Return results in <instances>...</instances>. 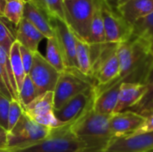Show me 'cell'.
Returning <instances> with one entry per match:
<instances>
[{
    "label": "cell",
    "mask_w": 153,
    "mask_h": 152,
    "mask_svg": "<svg viewBox=\"0 0 153 152\" xmlns=\"http://www.w3.org/2000/svg\"><path fill=\"white\" fill-rule=\"evenodd\" d=\"M117 56L119 62L117 78L107 85L95 86V92H100L117 83L149 84L153 71V54L142 40L131 37L127 41L119 43Z\"/></svg>",
    "instance_id": "obj_1"
},
{
    "label": "cell",
    "mask_w": 153,
    "mask_h": 152,
    "mask_svg": "<svg viewBox=\"0 0 153 152\" xmlns=\"http://www.w3.org/2000/svg\"><path fill=\"white\" fill-rule=\"evenodd\" d=\"M108 115L96 113L92 108L69 125L70 131L88 146L86 152H104L112 140Z\"/></svg>",
    "instance_id": "obj_2"
},
{
    "label": "cell",
    "mask_w": 153,
    "mask_h": 152,
    "mask_svg": "<svg viewBox=\"0 0 153 152\" xmlns=\"http://www.w3.org/2000/svg\"><path fill=\"white\" fill-rule=\"evenodd\" d=\"M87 144L77 138L69 125L53 128L49 135L44 140L11 152H86Z\"/></svg>",
    "instance_id": "obj_3"
},
{
    "label": "cell",
    "mask_w": 153,
    "mask_h": 152,
    "mask_svg": "<svg viewBox=\"0 0 153 152\" xmlns=\"http://www.w3.org/2000/svg\"><path fill=\"white\" fill-rule=\"evenodd\" d=\"M96 0L65 1V23L74 36L89 44Z\"/></svg>",
    "instance_id": "obj_4"
},
{
    "label": "cell",
    "mask_w": 153,
    "mask_h": 152,
    "mask_svg": "<svg viewBox=\"0 0 153 152\" xmlns=\"http://www.w3.org/2000/svg\"><path fill=\"white\" fill-rule=\"evenodd\" d=\"M50 131V128L35 123L23 113L13 129L7 133V151L35 144L47 138Z\"/></svg>",
    "instance_id": "obj_5"
},
{
    "label": "cell",
    "mask_w": 153,
    "mask_h": 152,
    "mask_svg": "<svg viewBox=\"0 0 153 152\" xmlns=\"http://www.w3.org/2000/svg\"><path fill=\"white\" fill-rule=\"evenodd\" d=\"M93 79L88 78L79 71L65 70L60 73L54 90V111L58 110L68 100L79 93L95 86Z\"/></svg>",
    "instance_id": "obj_6"
},
{
    "label": "cell",
    "mask_w": 153,
    "mask_h": 152,
    "mask_svg": "<svg viewBox=\"0 0 153 152\" xmlns=\"http://www.w3.org/2000/svg\"><path fill=\"white\" fill-rule=\"evenodd\" d=\"M94 87L79 93L58 110L54 111L56 118L63 126L74 124L92 108L95 98Z\"/></svg>",
    "instance_id": "obj_7"
},
{
    "label": "cell",
    "mask_w": 153,
    "mask_h": 152,
    "mask_svg": "<svg viewBox=\"0 0 153 152\" xmlns=\"http://www.w3.org/2000/svg\"><path fill=\"white\" fill-rule=\"evenodd\" d=\"M104 23L106 43L119 44L127 41L133 34V26L124 20L117 12L111 9L105 0H100Z\"/></svg>",
    "instance_id": "obj_8"
},
{
    "label": "cell",
    "mask_w": 153,
    "mask_h": 152,
    "mask_svg": "<svg viewBox=\"0 0 153 152\" xmlns=\"http://www.w3.org/2000/svg\"><path fill=\"white\" fill-rule=\"evenodd\" d=\"M23 113L35 123L48 128H58L63 125L54 114V92L48 91L36 97L23 108Z\"/></svg>",
    "instance_id": "obj_9"
},
{
    "label": "cell",
    "mask_w": 153,
    "mask_h": 152,
    "mask_svg": "<svg viewBox=\"0 0 153 152\" xmlns=\"http://www.w3.org/2000/svg\"><path fill=\"white\" fill-rule=\"evenodd\" d=\"M28 75L34 83L39 96L48 91H54L60 73L37 51L33 55L32 65Z\"/></svg>",
    "instance_id": "obj_10"
},
{
    "label": "cell",
    "mask_w": 153,
    "mask_h": 152,
    "mask_svg": "<svg viewBox=\"0 0 153 152\" xmlns=\"http://www.w3.org/2000/svg\"><path fill=\"white\" fill-rule=\"evenodd\" d=\"M55 37L62 52L65 66L69 71H79L76 61V37L62 20L52 19Z\"/></svg>",
    "instance_id": "obj_11"
},
{
    "label": "cell",
    "mask_w": 153,
    "mask_h": 152,
    "mask_svg": "<svg viewBox=\"0 0 153 152\" xmlns=\"http://www.w3.org/2000/svg\"><path fill=\"white\" fill-rule=\"evenodd\" d=\"M143 122V116L135 111L126 110L120 113L112 114L109 121L112 139L132 136Z\"/></svg>",
    "instance_id": "obj_12"
},
{
    "label": "cell",
    "mask_w": 153,
    "mask_h": 152,
    "mask_svg": "<svg viewBox=\"0 0 153 152\" xmlns=\"http://www.w3.org/2000/svg\"><path fill=\"white\" fill-rule=\"evenodd\" d=\"M153 151V132L112 139L104 152H148Z\"/></svg>",
    "instance_id": "obj_13"
},
{
    "label": "cell",
    "mask_w": 153,
    "mask_h": 152,
    "mask_svg": "<svg viewBox=\"0 0 153 152\" xmlns=\"http://www.w3.org/2000/svg\"><path fill=\"white\" fill-rule=\"evenodd\" d=\"M152 85L143 83L124 82L121 83L117 107L113 114L126 111L138 106L145 99L151 90Z\"/></svg>",
    "instance_id": "obj_14"
},
{
    "label": "cell",
    "mask_w": 153,
    "mask_h": 152,
    "mask_svg": "<svg viewBox=\"0 0 153 152\" xmlns=\"http://www.w3.org/2000/svg\"><path fill=\"white\" fill-rule=\"evenodd\" d=\"M117 12L130 25L153 13V0H123L117 6Z\"/></svg>",
    "instance_id": "obj_15"
},
{
    "label": "cell",
    "mask_w": 153,
    "mask_h": 152,
    "mask_svg": "<svg viewBox=\"0 0 153 152\" xmlns=\"http://www.w3.org/2000/svg\"><path fill=\"white\" fill-rule=\"evenodd\" d=\"M23 18L36 27L46 39H50L55 36L52 21L49 16L30 0H26Z\"/></svg>",
    "instance_id": "obj_16"
},
{
    "label": "cell",
    "mask_w": 153,
    "mask_h": 152,
    "mask_svg": "<svg viewBox=\"0 0 153 152\" xmlns=\"http://www.w3.org/2000/svg\"><path fill=\"white\" fill-rule=\"evenodd\" d=\"M14 38L21 46L35 53L38 51L40 41L45 37L28 20L22 18L19 25L15 28Z\"/></svg>",
    "instance_id": "obj_17"
},
{
    "label": "cell",
    "mask_w": 153,
    "mask_h": 152,
    "mask_svg": "<svg viewBox=\"0 0 153 152\" xmlns=\"http://www.w3.org/2000/svg\"><path fill=\"white\" fill-rule=\"evenodd\" d=\"M120 86L121 84L117 83L100 92H95L92 109L96 113L111 116L117 104Z\"/></svg>",
    "instance_id": "obj_18"
},
{
    "label": "cell",
    "mask_w": 153,
    "mask_h": 152,
    "mask_svg": "<svg viewBox=\"0 0 153 152\" xmlns=\"http://www.w3.org/2000/svg\"><path fill=\"white\" fill-rule=\"evenodd\" d=\"M119 73V62L117 52L110 56L93 73L95 86H104L115 81Z\"/></svg>",
    "instance_id": "obj_19"
},
{
    "label": "cell",
    "mask_w": 153,
    "mask_h": 152,
    "mask_svg": "<svg viewBox=\"0 0 153 152\" xmlns=\"http://www.w3.org/2000/svg\"><path fill=\"white\" fill-rule=\"evenodd\" d=\"M132 37L142 40L153 54V13L140 19L133 25Z\"/></svg>",
    "instance_id": "obj_20"
},
{
    "label": "cell",
    "mask_w": 153,
    "mask_h": 152,
    "mask_svg": "<svg viewBox=\"0 0 153 152\" xmlns=\"http://www.w3.org/2000/svg\"><path fill=\"white\" fill-rule=\"evenodd\" d=\"M76 61H77L79 72L84 76L93 79L90 45L84 41H82L77 38H76Z\"/></svg>",
    "instance_id": "obj_21"
},
{
    "label": "cell",
    "mask_w": 153,
    "mask_h": 152,
    "mask_svg": "<svg viewBox=\"0 0 153 152\" xmlns=\"http://www.w3.org/2000/svg\"><path fill=\"white\" fill-rule=\"evenodd\" d=\"M106 43L105 29L103 19L100 11V0H96L95 10L91 25V32L89 39V45L93 46H101Z\"/></svg>",
    "instance_id": "obj_22"
},
{
    "label": "cell",
    "mask_w": 153,
    "mask_h": 152,
    "mask_svg": "<svg viewBox=\"0 0 153 152\" xmlns=\"http://www.w3.org/2000/svg\"><path fill=\"white\" fill-rule=\"evenodd\" d=\"M9 59H10L12 72L16 82L17 90L19 91V90L22 88L26 73H25L22 58H21V55H20V44L16 40L13 42V44L11 47L10 53H9Z\"/></svg>",
    "instance_id": "obj_23"
},
{
    "label": "cell",
    "mask_w": 153,
    "mask_h": 152,
    "mask_svg": "<svg viewBox=\"0 0 153 152\" xmlns=\"http://www.w3.org/2000/svg\"><path fill=\"white\" fill-rule=\"evenodd\" d=\"M0 70L3 73L4 79L5 81V83L8 87V90H10L12 97L13 99H18V90L16 82L14 79V76L12 72L10 59H9V54L0 46Z\"/></svg>",
    "instance_id": "obj_24"
},
{
    "label": "cell",
    "mask_w": 153,
    "mask_h": 152,
    "mask_svg": "<svg viewBox=\"0 0 153 152\" xmlns=\"http://www.w3.org/2000/svg\"><path fill=\"white\" fill-rule=\"evenodd\" d=\"M45 58L60 73L66 70L65 66L62 52L60 50V47L58 46L57 40L55 36L50 39H48Z\"/></svg>",
    "instance_id": "obj_25"
},
{
    "label": "cell",
    "mask_w": 153,
    "mask_h": 152,
    "mask_svg": "<svg viewBox=\"0 0 153 152\" xmlns=\"http://www.w3.org/2000/svg\"><path fill=\"white\" fill-rule=\"evenodd\" d=\"M41 8L52 19H59L65 22L64 0H30Z\"/></svg>",
    "instance_id": "obj_26"
},
{
    "label": "cell",
    "mask_w": 153,
    "mask_h": 152,
    "mask_svg": "<svg viewBox=\"0 0 153 152\" xmlns=\"http://www.w3.org/2000/svg\"><path fill=\"white\" fill-rule=\"evenodd\" d=\"M26 0H6L4 18L15 28L23 18Z\"/></svg>",
    "instance_id": "obj_27"
},
{
    "label": "cell",
    "mask_w": 153,
    "mask_h": 152,
    "mask_svg": "<svg viewBox=\"0 0 153 152\" xmlns=\"http://www.w3.org/2000/svg\"><path fill=\"white\" fill-rule=\"evenodd\" d=\"M142 108L143 109L136 113L143 116L144 122L132 136L153 132V99L152 100H150V102L144 103V105L142 106Z\"/></svg>",
    "instance_id": "obj_28"
},
{
    "label": "cell",
    "mask_w": 153,
    "mask_h": 152,
    "mask_svg": "<svg viewBox=\"0 0 153 152\" xmlns=\"http://www.w3.org/2000/svg\"><path fill=\"white\" fill-rule=\"evenodd\" d=\"M38 96L36 87L32 82L31 79L28 74H26L22 88L18 91V99L22 104V108L30 104Z\"/></svg>",
    "instance_id": "obj_29"
},
{
    "label": "cell",
    "mask_w": 153,
    "mask_h": 152,
    "mask_svg": "<svg viewBox=\"0 0 153 152\" xmlns=\"http://www.w3.org/2000/svg\"><path fill=\"white\" fill-rule=\"evenodd\" d=\"M23 114V108L19 100L12 99L10 101L8 119H7V133H10L20 120Z\"/></svg>",
    "instance_id": "obj_30"
},
{
    "label": "cell",
    "mask_w": 153,
    "mask_h": 152,
    "mask_svg": "<svg viewBox=\"0 0 153 152\" xmlns=\"http://www.w3.org/2000/svg\"><path fill=\"white\" fill-rule=\"evenodd\" d=\"M14 41V35L12 33L9 27L4 22L3 19H0V46L9 54L11 47Z\"/></svg>",
    "instance_id": "obj_31"
},
{
    "label": "cell",
    "mask_w": 153,
    "mask_h": 152,
    "mask_svg": "<svg viewBox=\"0 0 153 152\" xmlns=\"http://www.w3.org/2000/svg\"><path fill=\"white\" fill-rule=\"evenodd\" d=\"M10 99L0 92V126L7 131V119Z\"/></svg>",
    "instance_id": "obj_32"
},
{
    "label": "cell",
    "mask_w": 153,
    "mask_h": 152,
    "mask_svg": "<svg viewBox=\"0 0 153 152\" xmlns=\"http://www.w3.org/2000/svg\"><path fill=\"white\" fill-rule=\"evenodd\" d=\"M20 55H21V58H22V65H23L25 73L29 74L30 70L31 65H32L34 53L31 52L30 50L27 49L26 47L20 45Z\"/></svg>",
    "instance_id": "obj_33"
},
{
    "label": "cell",
    "mask_w": 153,
    "mask_h": 152,
    "mask_svg": "<svg viewBox=\"0 0 153 152\" xmlns=\"http://www.w3.org/2000/svg\"><path fill=\"white\" fill-rule=\"evenodd\" d=\"M7 131L2 126H0V152L7 151Z\"/></svg>",
    "instance_id": "obj_34"
},
{
    "label": "cell",
    "mask_w": 153,
    "mask_h": 152,
    "mask_svg": "<svg viewBox=\"0 0 153 152\" xmlns=\"http://www.w3.org/2000/svg\"><path fill=\"white\" fill-rule=\"evenodd\" d=\"M0 92H1L3 95H4L6 98H8L10 100L13 99V97H12V94H11L10 90H8L7 85H6V83H5V81H4V76H3V73H2L1 70H0Z\"/></svg>",
    "instance_id": "obj_35"
},
{
    "label": "cell",
    "mask_w": 153,
    "mask_h": 152,
    "mask_svg": "<svg viewBox=\"0 0 153 152\" xmlns=\"http://www.w3.org/2000/svg\"><path fill=\"white\" fill-rule=\"evenodd\" d=\"M121 1H123V0H105V2L108 4V5L111 9H113L114 11H116V12H117V4Z\"/></svg>",
    "instance_id": "obj_36"
},
{
    "label": "cell",
    "mask_w": 153,
    "mask_h": 152,
    "mask_svg": "<svg viewBox=\"0 0 153 152\" xmlns=\"http://www.w3.org/2000/svg\"><path fill=\"white\" fill-rule=\"evenodd\" d=\"M5 4H6V0H0V19H3L4 16Z\"/></svg>",
    "instance_id": "obj_37"
},
{
    "label": "cell",
    "mask_w": 153,
    "mask_h": 152,
    "mask_svg": "<svg viewBox=\"0 0 153 152\" xmlns=\"http://www.w3.org/2000/svg\"><path fill=\"white\" fill-rule=\"evenodd\" d=\"M150 85H152L153 84V71L152 73V75H151V78H150V82H149Z\"/></svg>",
    "instance_id": "obj_38"
},
{
    "label": "cell",
    "mask_w": 153,
    "mask_h": 152,
    "mask_svg": "<svg viewBox=\"0 0 153 152\" xmlns=\"http://www.w3.org/2000/svg\"><path fill=\"white\" fill-rule=\"evenodd\" d=\"M65 1H71V0H64V2H65Z\"/></svg>",
    "instance_id": "obj_39"
},
{
    "label": "cell",
    "mask_w": 153,
    "mask_h": 152,
    "mask_svg": "<svg viewBox=\"0 0 153 152\" xmlns=\"http://www.w3.org/2000/svg\"><path fill=\"white\" fill-rule=\"evenodd\" d=\"M1 152H11V151H1Z\"/></svg>",
    "instance_id": "obj_40"
},
{
    "label": "cell",
    "mask_w": 153,
    "mask_h": 152,
    "mask_svg": "<svg viewBox=\"0 0 153 152\" xmlns=\"http://www.w3.org/2000/svg\"><path fill=\"white\" fill-rule=\"evenodd\" d=\"M152 92H153V84H152Z\"/></svg>",
    "instance_id": "obj_41"
},
{
    "label": "cell",
    "mask_w": 153,
    "mask_h": 152,
    "mask_svg": "<svg viewBox=\"0 0 153 152\" xmlns=\"http://www.w3.org/2000/svg\"><path fill=\"white\" fill-rule=\"evenodd\" d=\"M151 152H153V151H151Z\"/></svg>",
    "instance_id": "obj_42"
},
{
    "label": "cell",
    "mask_w": 153,
    "mask_h": 152,
    "mask_svg": "<svg viewBox=\"0 0 153 152\" xmlns=\"http://www.w3.org/2000/svg\"><path fill=\"white\" fill-rule=\"evenodd\" d=\"M148 152H151V151H148Z\"/></svg>",
    "instance_id": "obj_43"
}]
</instances>
